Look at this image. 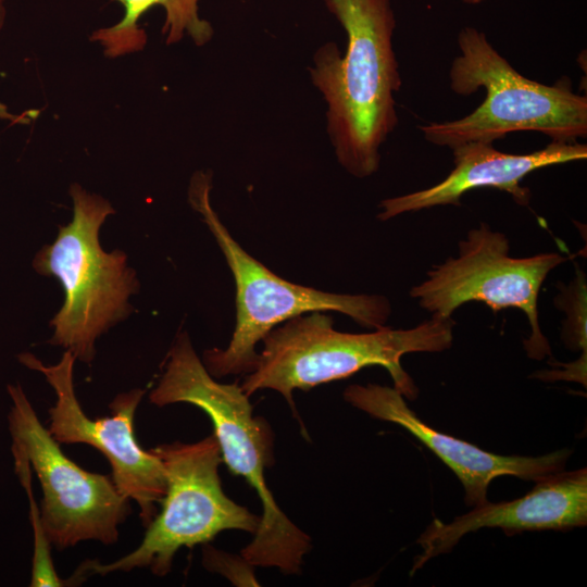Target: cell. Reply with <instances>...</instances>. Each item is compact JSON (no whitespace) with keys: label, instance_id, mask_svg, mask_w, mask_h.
<instances>
[{"label":"cell","instance_id":"1","mask_svg":"<svg viewBox=\"0 0 587 587\" xmlns=\"http://www.w3.org/2000/svg\"><path fill=\"white\" fill-rule=\"evenodd\" d=\"M344 27L345 55L334 42L314 54L310 75L327 104V134L339 164L365 178L380 162L379 149L398 125L395 93L401 88L392 38L391 0H324Z\"/></svg>","mask_w":587,"mask_h":587},{"label":"cell","instance_id":"2","mask_svg":"<svg viewBox=\"0 0 587 587\" xmlns=\"http://www.w3.org/2000/svg\"><path fill=\"white\" fill-rule=\"evenodd\" d=\"M149 400L157 407L189 403L210 417L222 461L254 489L262 504L253 539L241 555L252 566L298 574L311 550V538L279 508L267 486L264 471L274 462L273 433L263 417L253 415L241 386L216 382L197 355L187 332H180Z\"/></svg>","mask_w":587,"mask_h":587},{"label":"cell","instance_id":"3","mask_svg":"<svg viewBox=\"0 0 587 587\" xmlns=\"http://www.w3.org/2000/svg\"><path fill=\"white\" fill-rule=\"evenodd\" d=\"M452 317H432L409 329L376 328L352 334L334 329L330 316L320 312L297 315L274 327L262 339L257 366L240 385L250 397L255 391L279 392L297 414L294 391L351 376L378 365L390 374L394 387L414 400L417 388L401 366L413 352H440L453 342Z\"/></svg>","mask_w":587,"mask_h":587},{"label":"cell","instance_id":"4","mask_svg":"<svg viewBox=\"0 0 587 587\" xmlns=\"http://www.w3.org/2000/svg\"><path fill=\"white\" fill-rule=\"evenodd\" d=\"M457 41L460 54L449 70L450 89L470 96L483 88L486 97L466 116L419 126L428 142L452 149L492 143L519 130L539 132L555 142L587 136V97L574 92L566 77L551 86L526 78L472 26L462 28Z\"/></svg>","mask_w":587,"mask_h":587},{"label":"cell","instance_id":"5","mask_svg":"<svg viewBox=\"0 0 587 587\" xmlns=\"http://www.w3.org/2000/svg\"><path fill=\"white\" fill-rule=\"evenodd\" d=\"M70 193L73 218L36 253L33 267L41 276L59 279L64 291L63 305L49 323L53 334L48 342L89 364L96 339L133 311L128 300L139 282L124 251L107 252L100 245V228L115 213L111 203L78 184L71 186Z\"/></svg>","mask_w":587,"mask_h":587},{"label":"cell","instance_id":"6","mask_svg":"<svg viewBox=\"0 0 587 587\" xmlns=\"http://www.w3.org/2000/svg\"><path fill=\"white\" fill-rule=\"evenodd\" d=\"M211 174L196 172L188 200L214 236L236 285V326L225 349L203 353V364L216 378L254 371L257 345L277 325L303 313L336 311L366 328L385 326L391 314L389 300L380 295H345L290 283L251 257L232 237L210 203Z\"/></svg>","mask_w":587,"mask_h":587},{"label":"cell","instance_id":"7","mask_svg":"<svg viewBox=\"0 0 587 587\" xmlns=\"http://www.w3.org/2000/svg\"><path fill=\"white\" fill-rule=\"evenodd\" d=\"M151 451L166 472L161 511L135 550L109 564L88 561L78 567L75 578L143 567L165 576L183 547L208 544L224 530L255 533L260 516L233 501L222 488L218 467L223 461L213 434L190 444H161Z\"/></svg>","mask_w":587,"mask_h":587},{"label":"cell","instance_id":"8","mask_svg":"<svg viewBox=\"0 0 587 587\" xmlns=\"http://www.w3.org/2000/svg\"><path fill=\"white\" fill-rule=\"evenodd\" d=\"M8 392L12 449L28 460L41 485L40 523L49 544L63 550L86 540L116 542L130 499L112 477L88 472L63 453L21 385H9Z\"/></svg>","mask_w":587,"mask_h":587},{"label":"cell","instance_id":"9","mask_svg":"<svg viewBox=\"0 0 587 587\" xmlns=\"http://www.w3.org/2000/svg\"><path fill=\"white\" fill-rule=\"evenodd\" d=\"M507 236L486 223L459 241V252L427 272V278L410 290L421 308L445 317L466 302L487 304L495 313L505 308L523 311L530 334L523 340L527 355L541 360L551 354L538 316L540 288L549 273L567 260L557 252L527 258L509 255Z\"/></svg>","mask_w":587,"mask_h":587},{"label":"cell","instance_id":"10","mask_svg":"<svg viewBox=\"0 0 587 587\" xmlns=\"http://www.w3.org/2000/svg\"><path fill=\"white\" fill-rule=\"evenodd\" d=\"M25 366L40 372L55 394L49 409L48 430L59 444H85L101 452L112 469V479L125 497L139 507L141 523L147 527L158 513L166 491V472L153 451H146L136 439L134 421L146 392L136 388L118 394L110 403L111 415L90 419L82 409L74 389L75 357L65 350L61 360L45 365L32 353H21Z\"/></svg>","mask_w":587,"mask_h":587},{"label":"cell","instance_id":"11","mask_svg":"<svg viewBox=\"0 0 587 587\" xmlns=\"http://www.w3.org/2000/svg\"><path fill=\"white\" fill-rule=\"evenodd\" d=\"M344 398L370 416L395 423L417 438L457 475L464 487L467 505L479 507L488 502L489 484L499 476L511 475L537 482L563 471L571 455V451L565 449L540 457L500 455L485 451L425 424L395 387L350 385L345 389Z\"/></svg>","mask_w":587,"mask_h":587},{"label":"cell","instance_id":"12","mask_svg":"<svg viewBox=\"0 0 587 587\" xmlns=\"http://www.w3.org/2000/svg\"><path fill=\"white\" fill-rule=\"evenodd\" d=\"M587 523V471H561L536 482L524 497L474 507L450 523L435 519L419 537L422 553L411 575L427 561L450 551L469 533L483 527L504 532L569 529Z\"/></svg>","mask_w":587,"mask_h":587},{"label":"cell","instance_id":"13","mask_svg":"<svg viewBox=\"0 0 587 587\" xmlns=\"http://www.w3.org/2000/svg\"><path fill=\"white\" fill-rule=\"evenodd\" d=\"M451 150L454 166L445 179L426 189L383 200L377 217L387 221L403 213L439 205L459 207L465 192L478 188L505 191L519 205L527 207L530 190L521 185L526 175L541 167L587 158V146L578 141H551L545 148L527 154L502 152L492 143L478 141L466 142Z\"/></svg>","mask_w":587,"mask_h":587},{"label":"cell","instance_id":"14","mask_svg":"<svg viewBox=\"0 0 587 587\" xmlns=\"http://www.w3.org/2000/svg\"><path fill=\"white\" fill-rule=\"evenodd\" d=\"M124 7L123 18L111 27L100 28L90 36L103 47L104 55L116 58L140 51L147 43L145 29L138 26L139 18L152 7L165 10L162 34L166 45L178 42L187 33L197 46H203L213 36L211 24L199 16V0H112Z\"/></svg>","mask_w":587,"mask_h":587},{"label":"cell","instance_id":"15","mask_svg":"<svg viewBox=\"0 0 587 587\" xmlns=\"http://www.w3.org/2000/svg\"><path fill=\"white\" fill-rule=\"evenodd\" d=\"M12 454L15 461V469L18 477L26 489L30 503V517L33 521L35 551L33 560L30 586H64L66 582L61 579L53 567L50 552L49 541L47 540L41 523L39 510L34 501L30 486V465L28 460L17 450L12 449Z\"/></svg>","mask_w":587,"mask_h":587},{"label":"cell","instance_id":"16","mask_svg":"<svg viewBox=\"0 0 587 587\" xmlns=\"http://www.w3.org/2000/svg\"><path fill=\"white\" fill-rule=\"evenodd\" d=\"M586 294L585 274L577 268L576 279L562 289L554 302L566 314L562 329L564 344L567 348L580 350L587 355Z\"/></svg>","mask_w":587,"mask_h":587},{"label":"cell","instance_id":"17","mask_svg":"<svg viewBox=\"0 0 587 587\" xmlns=\"http://www.w3.org/2000/svg\"><path fill=\"white\" fill-rule=\"evenodd\" d=\"M30 112H26L24 114H13L11 112H9L8 108L5 104L1 103L0 102V118L2 120H8L10 121L11 123H22V124H27L30 122Z\"/></svg>","mask_w":587,"mask_h":587},{"label":"cell","instance_id":"18","mask_svg":"<svg viewBox=\"0 0 587 587\" xmlns=\"http://www.w3.org/2000/svg\"><path fill=\"white\" fill-rule=\"evenodd\" d=\"M5 21V8L4 0H0V30L2 29Z\"/></svg>","mask_w":587,"mask_h":587},{"label":"cell","instance_id":"19","mask_svg":"<svg viewBox=\"0 0 587 587\" xmlns=\"http://www.w3.org/2000/svg\"><path fill=\"white\" fill-rule=\"evenodd\" d=\"M462 2L466 3V4H471V5H477V4H480L487 0H461Z\"/></svg>","mask_w":587,"mask_h":587}]
</instances>
